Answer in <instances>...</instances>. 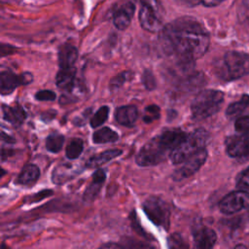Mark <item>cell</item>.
Segmentation results:
<instances>
[{
  "label": "cell",
  "instance_id": "obj_1",
  "mask_svg": "<svg viewBox=\"0 0 249 249\" xmlns=\"http://www.w3.org/2000/svg\"><path fill=\"white\" fill-rule=\"evenodd\" d=\"M160 43L163 52L174 55L178 61L194 63L209 46L207 30L195 18H179L160 30Z\"/></svg>",
  "mask_w": 249,
  "mask_h": 249
},
{
  "label": "cell",
  "instance_id": "obj_2",
  "mask_svg": "<svg viewBox=\"0 0 249 249\" xmlns=\"http://www.w3.org/2000/svg\"><path fill=\"white\" fill-rule=\"evenodd\" d=\"M186 134L177 128L167 129L147 142L138 152L135 161L140 166L156 165L184 139Z\"/></svg>",
  "mask_w": 249,
  "mask_h": 249
},
{
  "label": "cell",
  "instance_id": "obj_3",
  "mask_svg": "<svg viewBox=\"0 0 249 249\" xmlns=\"http://www.w3.org/2000/svg\"><path fill=\"white\" fill-rule=\"evenodd\" d=\"M215 74L223 81L239 79L249 73V53L231 51L215 63Z\"/></svg>",
  "mask_w": 249,
  "mask_h": 249
},
{
  "label": "cell",
  "instance_id": "obj_4",
  "mask_svg": "<svg viewBox=\"0 0 249 249\" xmlns=\"http://www.w3.org/2000/svg\"><path fill=\"white\" fill-rule=\"evenodd\" d=\"M208 139V133L203 128H197L186 134L184 139L170 152L169 158L174 164L182 163L191 156L204 149Z\"/></svg>",
  "mask_w": 249,
  "mask_h": 249
},
{
  "label": "cell",
  "instance_id": "obj_5",
  "mask_svg": "<svg viewBox=\"0 0 249 249\" xmlns=\"http://www.w3.org/2000/svg\"><path fill=\"white\" fill-rule=\"evenodd\" d=\"M224 102V93L217 89H204L196 94L191 105L196 120H203L216 114Z\"/></svg>",
  "mask_w": 249,
  "mask_h": 249
},
{
  "label": "cell",
  "instance_id": "obj_6",
  "mask_svg": "<svg viewBox=\"0 0 249 249\" xmlns=\"http://www.w3.org/2000/svg\"><path fill=\"white\" fill-rule=\"evenodd\" d=\"M143 209L148 218L157 226L165 230L169 226L170 209L167 203L159 196H151L143 202Z\"/></svg>",
  "mask_w": 249,
  "mask_h": 249
},
{
  "label": "cell",
  "instance_id": "obj_7",
  "mask_svg": "<svg viewBox=\"0 0 249 249\" xmlns=\"http://www.w3.org/2000/svg\"><path fill=\"white\" fill-rule=\"evenodd\" d=\"M249 207V193L245 190L236 191L229 194L219 203L222 213L230 215Z\"/></svg>",
  "mask_w": 249,
  "mask_h": 249
},
{
  "label": "cell",
  "instance_id": "obj_8",
  "mask_svg": "<svg viewBox=\"0 0 249 249\" xmlns=\"http://www.w3.org/2000/svg\"><path fill=\"white\" fill-rule=\"evenodd\" d=\"M32 81L33 75L29 72H24L17 75L10 70L0 71V93L10 94L18 86L28 85Z\"/></svg>",
  "mask_w": 249,
  "mask_h": 249
},
{
  "label": "cell",
  "instance_id": "obj_9",
  "mask_svg": "<svg viewBox=\"0 0 249 249\" xmlns=\"http://www.w3.org/2000/svg\"><path fill=\"white\" fill-rule=\"evenodd\" d=\"M207 158V151L205 149H202L196 153L195 155L188 158L186 160H184L182 165L176 169L172 175L173 179L176 181H180L183 179H186L193 174H195L205 162Z\"/></svg>",
  "mask_w": 249,
  "mask_h": 249
},
{
  "label": "cell",
  "instance_id": "obj_10",
  "mask_svg": "<svg viewBox=\"0 0 249 249\" xmlns=\"http://www.w3.org/2000/svg\"><path fill=\"white\" fill-rule=\"evenodd\" d=\"M26 114L21 106H0V126L5 128H16L25 120Z\"/></svg>",
  "mask_w": 249,
  "mask_h": 249
},
{
  "label": "cell",
  "instance_id": "obj_11",
  "mask_svg": "<svg viewBox=\"0 0 249 249\" xmlns=\"http://www.w3.org/2000/svg\"><path fill=\"white\" fill-rule=\"evenodd\" d=\"M227 153L229 156L237 158L249 154V130L240 135L231 136L226 141Z\"/></svg>",
  "mask_w": 249,
  "mask_h": 249
},
{
  "label": "cell",
  "instance_id": "obj_12",
  "mask_svg": "<svg viewBox=\"0 0 249 249\" xmlns=\"http://www.w3.org/2000/svg\"><path fill=\"white\" fill-rule=\"evenodd\" d=\"M159 14L160 13L155 11L153 8L146 5H142L138 15L139 22L142 28L149 32L160 31L162 27Z\"/></svg>",
  "mask_w": 249,
  "mask_h": 249
},
{
  "label": "cell",
  "instance_id": "obj_13",
  "mask_svg": "<svg viewBox=\"0 0 249 249\" xmlns=\"http://www.w3.org/2000/svg\"><path fill=\"white\" fill-rule=\"evenodd\" d=\"M134 11L135 7L131 2H127L122 5L113 14L114 25L120 30H124L130 24Z\"/></svg>",
  "mask_w": 249,
  "mask_h": 249
},
{
  "label": "cell",
  "instance_id": "obj_14",
  "mask_svg": "<svg viewBox=\"0 0 249 249\" xmlns=\"http://www.w3.org/2000/svg\"><path fill=\"white\" fill-rule=\"evenodd\" d=\"M81 172L82 170L78 166L70 163H63V164L57 165L53 169L52 179L54 184L60 185L65 183L68 180H71Z\"/></svg>",
  "mask_w": 249,
  "mask_h": 249
},
{
  "label": "cell",
  "instance_id": "obj_15",
  "mask_svg": "<svg viewBox=\"0 0 249 249\" xmlns=\"http://www.w3.org/2000/svg\"><path fill=\"white\" fill-rule=\"evenodd\" d=\"M91 178H92L91 183L88 186L83 196V199L86 202H90L97 196L98 193L102 188L103 183L105 182L106 173L103 169L98 168L96 171L93 172Z\"/></svg>",
  "mask_w": 249,
  "mask_h": 249
},
{
  "label": "cell",
  "instance_id": "obj_16",
  "mask_svg": "<svg viewBox=\"0 0 249 249\" xmlns=\"http://www.w3.org/2000/svg\"><path fill=\"white\" fill-rule=\"evenodd\" d=\"M194 240L196 248L209 249L212 248L216 243L217 235L212 229L203 227L195 231Z\"/></svg>",
  "mask_w": 249,
  "mask_h": 249
},
{
  "label": "cell",
  "instance_id": "obj_17",
  "mask_svg": "<svg viewBox=\"0 0 249 249\" xmlns=\"http://www.w3.org/2000/svg\"><path fill=\"white\" fill-rule=\"evenodd\" d=\"M138 117L137 108L134 105L119 107L115 112L116 121L124 126H132Z\"/></svg>",
  "mask_w": 249,
  "mask_h": 249
},
{
  "label": "cell",
  "instance_id": "obj_18",
  "mask_svg": "<svg viewBox=\"0 0 249 249\" xmlns=\"http://www.w3.org/2000/svg\"><path fill=\"white\" fill-rule=\"evenodd\" d=\"M78 58V50L70 44H63L58 50V65L60 68L74 66Z\"/></svg>",
  "mask_w": 249,
  "mask_h": 249
},
{
  "label": "cell",
  "instance_id": "obj_19",
  "mask_svg": "<svg viewBox=\"0 0 249 249\" xmlns=\"http://www.w3.org/2000/svg\"><path fill=\"white\" fill-rule=\"evenodd\" d=\"M76 69L74 66L60 68L56 74L55 84L62 90H70L74 86Z\"/></svg>",
  "mask_w": 249,
  "mask_h": 249
},
{
  "label": "cell",
  "instance_id": "obj_20",
  "mask_svg": "<svg viewBox=\"0 0 249 249\" xmlns=\"http://www.w3.org/2000/svg\"><path fill=\"white\" fill-rule=\"evenodd\" d=\"M40 176V169L35 164H26L22 169L19 175L18 176L17 183L22 186H31L33 185Z\"/></svg>",
  "mask_w": 249,
  "mask_h": 249
},
{
  "label": "cell",
  "instance_id": "obj_21",
  "mask_svg": "<svg viewBox=\"0 0 249 249\" xmlns=\"http://www.w3.org/2000/svg\"><path fill=\"white\" fill-rule=\"evenodd\" d=\"M123 153L122 150L120 149H110V150H106L92 158H90L87 163L86 166L89 167V168H98L99 166L103 165L104 163L110 161L111 160L119 157L121 154Z\"/></svg>",
  "mask_w": 249,
  "mask_h": 249
},
{
  "label": "cell",
  "instance_id": "obj_22",
  "mask_svg": "<svg viewBox=\"0 0 249 249\" xmlns=\"http://www.w3.org/2000/svg\"><path fill=\"white\" fill-rule=\"evenodd\" d=\"M226 114L230 118H238L249 114V95L243 94L238 101L229 105Z\"/></svg>",
  "mask_w": 249,
  "mask_h": 249
},
{
  "label": "cell",
  "instance_id": "obj_23",
  "mask_svg": "<svg viewBox=\"0 0 249 249\" xmlns=\"http://www.w3.org/2000/svg\"><path fill=\"white\" fill-rule=\"evenodd\" d=\"M119 138V134L111 129L110 127H102L98 130H96L92 134V141L95 144H104V143H110L115 142Z\"/></svg>",
  "mask_w": 249,
  "mask_h": 249
},
{
  "label": "cell",
  "instance_id": "obj_24",
  "mask_svg": "<svg viewBox=\"0 0 249 249\" xmlns=\"http://www.w3.org/2000/svg\"><path fill=\"white\" fill-rule=\"evenodd\" d=\"M64 144V136L54 132L50 134L46 139V148L51 153H58Z\"/></svg>",
  "mask_w": 249,
  "mask_h": 249
},
{
  "label": "cell",
  "instance_id": "obj_25",
  "mask_svg": "<svg viewBox=\"0 0 249 249\" xmlns=\"http://www.w3.org/2000/svg\"><path fill=\"white\" fill-rule=\"evenodd\" d=\"M84 149V142L80 138L72 139L65 150V155L69 160H76L80 157Z\"/></svg>",
  "mask_w": 249,
  "mask_h": 249
},
{
  "label": "cell",
  "instance_id": "obj_26",
  "mask_svg": "<svg viewBox=\"0 0 249 249\" xmlns=\"http://www.w3.org/2000/svg\"><path fill=\"white\" fill-rule=\"evenodd\" d=\"M108 115H109V107L108 106H101L97 112L91 117L90 119V125L91 127L95 128V127H98L100 126L101 124H103L107 118H108Z\"/></svg>",
  "mask_w": 249,
  "mask_h": 249
},
{
  "label": "cell",
  "instance_id": "obj_27",
  "mask_svg": "<svg viewBox=\"0 0 249 249\" xmlns=\"http://www.w3.org/2000/svg\"><path fill=\"white\" fill-rule=\"evenodd\" d=\"M160 110L159 106H157L155 104L149 105L144 110L143 121L146 124H151L154 121L158 120L160 118Z\"/></svg>",
  "mask_w": 249,
  "mask_h": 249
},
{
  "label": "cell",
  "instance_id": "obj_28",
  "mask_svg": "<svg viewBox=\"0 0 249 249\" xmlns=\"http://www.w3.org/2000/svg\"><path fill=\"white\" fill-rule=\"evenodd\" d=\"M129 76H130L129 71H124V72L119 73L118 75H116L115 77H113L111 79L110 88L113 89L120 88L122 85H124L129 79Z\"/></svg>",
  "mask_w": 249,
  "mask_h": 249
},
{
  "label": "cell",
  "instance_id": "obj_29",
  "mask_svg": "<svg viewBox=\"0 0 249 249\" xmlns=\"http://www.w3.org/2000/svg\"><path fill=\"white\" fill-rule=\"evenodd\" d=\"M53 194V192L52 190H49V189H46V190H43V191H40L36 194H33L27 197H25L24 199V202L26 203H34V202H38L44 198H47L49 196H51Z\"/></svg>",
  "mask_w": 249,
  "mask_h": 249
},
{
  "label": "cell",
  "instance_id": "obj_30",
  "mask_svg": "<svg viewBox=\"0 0 249 249\" xmlns=\"http://www.w3.org/2000/svg\"><path fill=\"white\" fill-rule=\"evenodd\" d=\"M234 128L237 132L243 133L249 130V116H241L238 117L234 123Z\"/></svg>",
  "mask_w": 249,
  "mask_h": 249
},
{
  "label": "cell",
  "instance_id": "obj_31",
  "mask_svg": "<svg viewBox=\"0 0 249 249\" xmlns=\"http://www.w3.org/2000/svg\"><path fill=\"white\" fill-rule=\"evenodd\" d=\"M142 82L148 90H152L156 88V80L153 73L150 70H145L142 76Z\"/></svg>",
  "mask_w": 249,
  "mask_h": 249
},
{
  "label": "cell",
  "instance_id": "obj_32",
  "mask_svg": "<svg viewBox=\"0 0 249 249\" xmlns=\"http://www.w3.org/2000/svg\"><path fill=\"white\" fill-rule=\"evenodd\" d=\"M236 185L239 189L249 191V167L246 168L238 177Z\"/></svg>",
  "mask_w": 249,
  "mask_h": 249
},
{
  "label": "cell",
  "instance_id": "obj_33",
  "mask_svg": "<svg viewBox=\"0 0 249 249\" xmlns=\"http://www.w3.org/2000/svg\"><path fill=\"white\" fill-rule=\"evenodd\" d=\"M35 98L37 100H40V101H53L56 98V95L52 90L44 89V90H39L35 94Z\"/></svg>",
  "mask_w": 249,
  "mask_h": 249
},
{
  "label": "cell",
  "instance_id": "obj_34",
  "mask_svg": "<svg viewBox=\"0 0 249 249\" xmlns=\"http://www.w3.org/2000/svg\"><path fill=\"white\" fill-rule=\"evenodd\" d=\"M130 221H131V225H132V228L134 229V231L136 232H138L139 234H141L142 236H145V237H148L145 231H143V229L141 228V225L138 221V217L137 215L135 214V212H132L131 215H130Z\"/></svg>",
  "mask_w": 249,
  "mask_h": 249
},
{
  "label": "cell",
  "instance_id": "obj_35",
  "mask_svg": "<svg viewBox=\"0 0 249 249\" xmlns=\"http://www.w3.org/2000/svg\"><path fill=\"white\" fill-rule=\"evenodd\" d=\"M17 48L9 44H0V56H5L14 53Z\"/></svg>",
  "mask_w": 249,
  "mask_h": 249
},
{
  "label": "cell",
  "instance_id": "obj_36",
  "mask_svg": "<svg viewBox=\"0 0 249 249\" xmlns=\"http://www.w3.org/2000/svg\"><path fill=\"white\" fill-rule=\"evenodd\" d=\"M141 3V5H146L149 6L151 8H153L155 11H157L158 13H160V4L158 2V0H137Z\"/></svg>",
  "mask_w": 249,
  "mask_h": 249
},
{
  "label": "cell",
  "instance_id": "obj_37",
  "mask_svg": "<svg viewBox=\"0 0 249 249\" xmlns=\"http://www.w3.org/2000/svg\"><path fill=\"white\" fill-rule=\"evenodd\" d=\"M225 0H200L201 4L205 7H215L220 5Z\"/></svg>",
  "mask_w": 249,
  "mask_h": 249
},
{
  "label": "cell",
  "instance_id": "obj_38",
  "mask_svg": "<svg viewBox=\"0 0 249 249\" xmlns=\"http://www.w3.org/2000/svg\"><path fill=\"white\" fill-rule=\"evenodd\" d=\"M101 247H103V248H124L122 244L113 243V242H109V243L103 244V245H101Z\"/></svg>",
  "mask_w": 249,
  "mask_h": 249
},
{
  "label": "cell",
  "instance_id": "obj_39",
  "mask_svg": "<svg viewBox=\"0 0 249 249\" xmlns=\"http://www.w3.org/2000/svg\"><path fill=\"white\" fill-rule=\"evenodd\" d=\"M5 174H6V170L0 167V179H1V178H2V177L5 175Z\"/></svg>",
  "mask_w": 249,
  "mask_h": 249
},
{
  "label": "cell",
  "instance_id": "obj_40",
  "mask_svg": "<svg viewBox=\"0 0 249 249\" xmlns=\"http://www.w3.org/2000/svg\"><path fill=\"white\" fill-rule=\"evenodd\" d=\"M243 5L246 7V8H249V0H241Z\"/></svg>",
  "mask_w": 249,
  "mask_h": 249
}]
</instances>
